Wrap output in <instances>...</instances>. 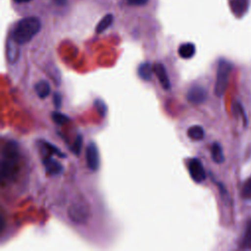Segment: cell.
<instances>
[{
    "label": "cell",
    "mask_w": 251,
    "mask_h": 251,
    "mask_svg": "<svg viewBox=\"0 0 251 251\" xmlns=\"http://www.w3.org/2000/svg\"><path fill=\"white\" fill-rule=\"evenodd\" d=\"M20 152L15 141H8L2 151L1 178L2 180L14 178L19 170Z\"/></svg>",
    "instance_id": "cell-1"
},
{
    "label": "cell",
    "mask_w": 251,
    "mask_h": 251,
    "mask_svg": "<svg viewBox=\"0 0 251 251\" xmlns=\"http://www.w3.org/2000/svg\"><path fill=\"white\" fill-rule=\"evenodd\" d=\"M41 29V22L36 17H26L20 20L11 34V37L20 45L29 42Z\"/></svg>",
    "instance_id": "cell-2"
},
{
    "label": "cell",
    "mask_w": 251,
    "mask_h": 251,
    "mask_svg": "<svg viewBox=\"0 0 251 251\" xmlns=\"http://www.w3.org/2000/svg\"><path fill=\"white\" fill-rule=\"evenodd\" d=\"M67 213L74 223L84 224L90 217V207L83 197L77 196L72 201Z\"/></svg>",
    "instance_id": "cell-3"
},
{
    "label": "cell",
    "mask_w": 251,
    "mask_h": 251,
    "mask_svg": "<svg viewBox=\"0 0 251 251\" xmlns=\"http://www.w3.org/2000/svg\"><path fill=\"white\" fill-rule=\"evenodd\" d=\"M232 69V65L230 62L222 59L219 61L218 68H217V75H216V82L214 92L216 96L222 97L227 87L228 77Z\"/></svg>",
    "instance_id": "cell-4"
},
{
    "label": "cell",
    "mask_w": 251,
    "mask_h": 251,
    "mask_svg": "<svg viewBox=\"0 0 251 251\" xmlns=\"http://www.w3.org/2000/svg\"><path fill=\"white\" fill-rule=\"evenodd\" d=\"M187 170L190 177L196 183H201L206 178L205 169L198 158H191L187 162Z\"/></svg>",
    "instance_id": "cell-5"
},
{
    "label": "cell",
    "mask_w": 251,
    "mask_h": 251,
    "mask_svg": "<svg viewBox=\"0 0 251 251\" xmlns=\"http://www.w3.org/2000/svg\"><path fill=\"white\" fill-rule=\"evenodd\" d=\"M85 160L86 165L89 170L95 172L98 170L100 166V157H99V151L98 147L95 142L91 141L86 147L85 151Z\"/></svg>",
    "instance_id": "cell-6"
},
{
    "label": "cell",
    "mask_w": 251,
    "mask_h": 251,
    "mask_svg": "<svg viewBox=\"0 0 251 251\" xmlns=\"http://www.w3.org/2000/svg\"><path fill=\"white\" fill-rule=\"evenodd\" d=\"M187 100L192 104H202L207 99V91L204 87L200 85H194L189 88L186 94Z\"/></svg>",
    "instance_id": "cell-7"
},
{
    "label": "cell",
    "mask_w": 251,
    "mask_h": 251,
    "mask_svg": "<svg viewBox=\"0 0 251 251\" xmlns=\"http://www.w3.org/2000/svg\"><path fill=\"white\" fill-rule=\"evenodd\" d=\"M42 163L48 176H58L64 172V167L62 164L52 157H45Z\"/></svg>",
    "instance_id": "cell-8"
},
{
    "label": "cell",
    "mask_w": 251,
    "mask_h": 251,
    "mask_svg": "<svg viewBox=\"0 0 251 251\" xmlns=\"http://www.w3.org/2000/svg\"><path fill=\"white\" fill-rule=\"evenodd\" d=\"M154 73L156 74L162 87L166 90H169L171 88V81H170L166 67L161 63H157L154 65Z\"/></svg>",
    "instance_id": "cell-9"
},
{
    "label": "cell",
    "mask_w": 251,
    "mask_h": 251,
    "mask_svg": "<svg viewBox=\"0 0 251 251\" xmlns=\"http://www.w3.org/2000/svg\"><path fill=\"white\" fill-rule=\"evenodd\" d=\"M19 43H17L11 36L7 41V60L10 64H16L20 58V48Z\"/></svg>",
    "instance_id": "cell-10"
},
{
    "label": "cell",
    "mask_w": 251,
    "mask_h": 251,
    "mask_svg": "<svg viewBox=\"0 0 251 251\" xmlns=\"http://www.w3.org/2000/svg\"><path fill=\"white\" fill-rule=\"evenodd\" d=\"M250 0H230V9L237 18L243 17L249 8Z\"/></svg>",
    "instance_id": "cell-11"
},
{
    "label": "cell",
    "mask_w": 251,
    "mask_h": 251,
    "mask_svg": "<svg viewBox=\"0 0 251 251\" xmlns=\"http://www.w3.org/2000/svg\"><path fill=\"white\" fill-rule=\"evenodd\" d=\"M153 73H154V67H152V65L149 62L141 63L137 68L138 76L145 81H149L152 79Z\"/></svg>",
    "instance_id": "cell-12"
},
{
    "label": "cell",
    "mask_w": 251,
    "mask_h": 251,
    "mask_svg": "<svg viewBox=\"0 0 251 251\" xmlns=\"http://www.w3.org/2000/svg\"><path fill=\"white\" fill-rule=\"evenodd\" d=\"M195 52H196V47L191 42L182 43L181 45H179L178 50H177L178 56L180 58H182V59H190V58H192L194 56Z\"/></svg>",
    "instance_id": "cell-13"
},
{
    "label": "cell",
    "mask_w": 251,
    "mask_h": 251,
    "mask_svg": "<svg viewBox=\"0 0 251 251\" xmlns=\"http://www.w3.org/2000/svg\"><path fill=\"white\" fill-rule=\"evenodd\" d=\"M34 90H35V93L37 94V96L39 98L44 99V98H46L50 94L51 87H50V84H49V82L47 80L41 79V80H39L38 82L35 83Z\"/></svg>",
    "instance_id": "cell-14"
},
{
    "label": "cell",
    "mask_w": 251,
    "mask_h": 251,
    "mask_svg": "<svg viewBox=\"0 0 251 251\" xmlns=\"http://www.w3.org/2000/svg\"><path fill=\"white\" fill-rule=\"evenodd\" d=\"M211 156L212 159L215 163L221 164L224 162L225 157H224V152H223V147L219 142H214L211 147Z\"/></svg>",
    "instance_id": "cell-15"
},
{
    "label": "cell",
    "mask_w": 251,
    "mask_h": 251,
    "mask_svg": "<svg viewBox=\"0 0 251 251\" xmlns=\"http://www.w3.org/2000/svg\"><path fill=\"white\" fill-rule=\"evenodd\" d=\"M187 136L195 141L202 140L205 136V131L204 128L201 126H192L187 129Z\"/></svg>",
    "instance_id": "cell-16"
},
{
    "label": "cell",
    "mask_w": 251,
    "mask_h": 251,
    "mask_svg": "<svg viewBox=\"0 0 251 251\" xmlns=\"http://www.w3.org/2000/svg\"><path fill=\"white\" fill-rule=\"evenodd\" d=\"M113 22H114V16H113L112 14H107V15H105V16L100 20V22L97 24V25H96V29H95L96 33L99 34V33L104 32L108 27L111 26V25L113 24Z\"/></svg>",
    "instance_id": "cell-17"
},
{
    "label": "cell",
    "mask_w": 251,
    "mask_h": 251,
    "mask_svg": "<svg viewBox=\"0 0 251 251\" xmlns=\"http://www.w3.org/2000/svg\"><path fill=\"white\" fill-rule=\"evenodd\" d=\"M241 246L243 248L251 249V220L248 222L246 228L243 233V237L241 240Z\"/></svg>",
    "instance_id": "cell-18"
},
{
    "label": "cell",
    "mask_w": 251,
    "mask_h": 251,
    "mask_svg": "<svg viewBox=\"0 0 251 251\" xmlns=\"http://www.w3.org/2000/svg\"><path fill=\"white\" fill-rule=\"evenodd\" d=\"M51 117H52L53 122L56 123L57 125H60V126H63V125L67 124L70 121V118L67 115H65L63 113H60V112H57V111L53 112Z\"/></svg>",
    "instance_id": "cell-19"
},
{
    "label": "cell",
    "mask_w": 251,
    "mask_h": 251,
    "mask_svg": "<svg viewBox=\"0 0 251 251\" xmlns=\"http://www.w3.org/2000/svg\"><path fill=\"white\" fill-rule=\"evenodd\" d=\"M241 194H242L243 198L251 200V176L245 180V182L242 186Z\"/></svg>",
    "instance_id": "cell-20"
},
{
    "label": "cell",
    "mask_w": 251,
    "mask_h": 251,
    "mask_svg": "<svg viewBox=\"0 0 251 251\" xmlns=\"http://www.w3.org/2000/svg\"><path fill=\"white\" fill-rule=\"evenodd\" d=\"M81 146H82V136L80 134H77L72 147H71V150L73 151V153L75 155H79L80 153V150H81Z\"/></svg>",
    "instance_id": "cell-21"
},
{
    "label": "cell",
    "mask_w": 251,
    "mask_h": 251,
    "mask_svg": "<svg viewBox=\"0 0 251 251\" xmlns=\"http://www.w3.org/2000/svg\"><path fill=\"white\" fill-rule=\"evenodd\" d=\"M94 105H95V108H96L97 112L100 114V116L104 117L106 115V112H107V107H106L105 103L100 99H96L94 101Z\"/></svg>",
    "instance_id": "cell-22"
},
{
    "label": "cell",
    "mask_w": 251,
    "mask_h": 251,
    "mask_svg": "<svg viewBox=\"0 0 251 251\" xmlns=\"http://www.w3.org/2000/svg\"><path fill=\"white\" fill-rule=\"evenodd\" d=\"M44 145H45V147H46L47 149L51 150V151H52L54 154H56L57 156H60L61 158H65V157H66V154L62 153L57 147H55V146L52 145L51 143H49V142H44Z\"/></svg>",
    "instance_id": "cell-23"
},
{
    "label": "cell",
    "mask_w": 251,
    "mask_h": 251,
    "mask_svg": "<svg viewBox=\"0 0 251 251\" xmlns=\"http://www.w3.org/2000/svg\"><path fill=\"white\" fill-rule=\"evenodd\" d=\"M53 101H54V106L56 107V109H60L61 105H62V96L59 92H56L53 96Z\"/></svg>",
    "instance_id": "cell-24"
},
{
    "label": "cell",
    "mask_w": 251,
    "mask_h": 251,
    "mask_svg": "<svg viewBox=\"0 0 251 251\" xmlns=\"http://www.w3.org/2000/svg\"><path fill=\"white\" fill-rule=\"evenodd\" d=\"M149 0H126V2L131 6H143Z\"/></svg>",
    "instance_id": "cell-25"
},
{
    "label": "cell",
    "mask_w": 251,
    "mask_h": 251,
    "mask_svg": "<svg viewBox=\"0 0 251 251\" xmlns=\"http://www.w3.org/2000/svg\"><path fill=\"white\" fill-rule=\"evenodd\" d=\"M14 1L17 2V3H26V2H29L31 0H14Z\"/></svg>",
    "instance_id": "cell-26"
}]
</instances>
